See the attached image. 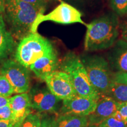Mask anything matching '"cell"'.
<instances>
[{
    "instance_id": "cell-18",
    "label": "cell",
    "mask_w": 127,
    "mask_h": 127,
    "mask_svg": "<svg viewBox=\"0 0 127 127\" xmlns=\"http://www.w3.org/2000/svg\"><path fill=\"white\" fill-rule=\"evenodd\" d=\"M42 118L36 114L30 113L18 127H41Z\"/></svg>"
},
{
    "instance_id": "cell-12",
    "label": "cell",
    "mask_w": 127,
    "mask_h": 127,
    "mask_svg": "<svg viewBox=\"0 0 127 127\" xmlns=\"http://www.w3.org/2000/svg\"><path fill=\"white\" fill-rule=\"evenodd\" d=\"M9 105L12 111L14 127H18L24 120L31 113L30 96L26 93L19 94L9 98Z\"/></svg>"
},
{
    "instance_id": "cell-5",
    "label": "cell",
    "mask_w": 127,
    "mask_h": 127,
    "mask_svg": "<svg viewBox=\"0 0 127 127\" xmlns=\"http://www.w3.org/2000/svg\"><path fill=\"white\" fill-rule=\"evenodd\" d=\"M80 58L93 86L100 94L106 95L114 81V73L108 62L98 55H85Z\"/></svg>"
},
{
    "instance_id": "cell-10",
    "label": "cell",
    "mask_w": 127,
    "mask_h": 127,
    "mask_svg": "<svg viewBox=\"0 0 127 127\" xmlns=\"http://www.w3.org/2000/svg\"><path fill=\"white\" fill-rule=\"evenodd\" d=\"M98 100L79 95L63 100L61 114L88 117L94 111Z\"/></svg>"
},
{
    "instance_id": "cell-19",
    "label": "cell",
    "mask_w": 127,
    "mask_h": 127,
    "mask_svg": "<svg viewBox=\"0 0 127 127\" xmlns=\"http://www.w3.org/2000/svg\"><path fill=\"white\" fill-rule=\"evenodd\" d=\"M110 5L117 15L127 14V0H110Z\"/></svg>"
},
{
    "instance_id": "cell-17",
    "label": "cell",
    "mask_w": 127,
    "mask_h": 127,
    "mask_svg": "<svg viewBox=\"0 0 127 127\" xmlns=\"http://www.w3.org/2000/svg\"><path fill=\"white\" fill-rule=\"evenodd\" d=\"M105 95L110 96L117 102H127V85L113 81Z\"/></svg>"
},
{
    "instance_id": "cell-24",
    "label": "cell",
    "mask_w": 127,
    "mask_h": 127,
    "mask_svg": "<svg viewBox=\"0 0 127 127\" xmlns=\"http://www.w3.org/2000/svg\"><path fill=\"white\" fill-rule=\"evenodd\" d=\"M114 81L127 85V72H116L114 73Z\"/></svg>"
},
{
    "instance_id": "cell-20",
    "label": "cell",
    "mask_w": 127,
    "mask_h": 127,
    "mask_svg": "<svg viewBox=\"0 0 127 127\" xmlns=\"http://www.w3.org/2000/svg\"><path fill=\"white\" fill-rule=\"evenodd\" d=\"M14 93V89L7 78L0 75V96L9 97Z\"/></svg>"
},
{
    "instance_id": "cell-6",
    "label": "cell",
    "mask_w": 127,
    "mask_h": 127,
    "mask_svg": "<svg viewBox=\"0 0 127 127\" xmlns=\"http://www.w3.org/2000/svg\"><path fill=\"white\" fill-rule=\"evenodd\" d=\"M82 15L81 12L75 7L61 1L52 11L46 15H44V13L38 15L32 25L31 32H36L39 25L43 22L48 21L64 25L79 23L86 25L87 24L82 20Z\"/></svg>"
},
{
    "instance_id": "cell-8",
    "label": "cell",
    "mask_w": 127,
    "mask_h": 127,
    "mask_svg": "<svg viewBox=\"0 0 127 127\" xmlns=\"http://www.w3.org/2000/svg\"><path fill=\"white\" fill-rule=\"evenodd\" d=\"M49 90L60 100L71 98L77 94L68 74L63 71H55L44 78Z\"/></svg>"
},
{
    "instance_id": "cell-1",
    "label": "cell",
    "mask_w": 127,
    "mask_h": 127,
    "mask_svg": "<svg viewBox=\"0 0 127 127\" xmlns=\"http://www.w3.org/2000/svg\"><path fill=\"white\" fill-rule=\"evenodd\" d=\"M84 50L95 51L108 49L117 41L120 25L116 14H108L87 24Z\"/></svg>"
},
{
    "instance_id": "cell-31",
    "label": "cell",
    "mask_w": 127,
    "mask_h": 127,
    "mask_svg": "<svg viewBox=\"0 0 127 127\" xmlns=\"http://www.w3.org/2000/svg\"><path fill=\"white\" fill-rule=\"evenodd\" d=\"M88 127H99L97 125H90Z\"/></svg>"
},
{
    "instance_id": "cell-25",
    "label": "cell",
    "mask_w": 127,
    "mask_h": 127,
    "mask_svg": "<svg viewBox=\"0 0 127 127\" xmlns=\"http://www.w3.org/2000/svg\"><path fill=\"white\" fill-rule=\"evenodd\" d=\"M118 111L127 123V102H120Z\"/></svg>"
},
{
    "instance_id": "cell-9",
    "label": "cell",
    "mask_w": 127,
    "mask_h": 127,
    "mask_svg": "<svg viewBox=\"0 0 127 127\" xmlns=\"http://www.w3.org/2000/svg\"><path fill=\"white\" fill-rule=\"evenodd\" d=\"M31 108L40 112H54L57 110L60 99L55 96L48 88L32 89L28 94Z\"/></svg>"
},
{
    "instance_id": "cell-13",
    "label": "cell",
    "mask_w": 127,
    "mask_h": 127,
    "mask_svg": "<svg viewBox=\"0 0 127 127\" xmlns=\"http://www.w3.org/2000/svg\"><path fill=\"white\" fill-rule=\"evenodd\" d=\"M58 66V57L54 50L38 59L29 68L36 77L43 80L47 75L57 71Z\"/></svg>"
},
{
    "instance_id": "cell-11",
    "label": "cell",
    "mask_w": 127,
    "mask_h": 127,
    "mask_svg": "<svg viewBox=\"0 0 127 127\" xmlns=\"http://www.w3.org/2000/svg\"><path fill=\"white\" fill-rule=\"evenodd\" d=\"M120 102L110 96L101 95L94 111L88 116L90 125H98L108 118L112 117L118 110Z\"/></svg>"
},
{
    "instance_id": "cell-30",
    "label": "cell",
    "mask_w": 127,
    "mask_h": 127,
    "mask_svg": "<svg viewBox=\"0 0 127 127\" xmlns=\"http://www.w3.org/2000/svg\"><path fill=\"white\" fill-rule=\"evenodd\" d=\"M5 9V0H0V15L4 14Z\"/></svg>"
},
{
    "instance_id": "cell-14",
    "label": "cell",
    "mask_w": 127,
    "mask_h": 127,
    "mask_svg": "<svg viewBox=\"0 0 127 127\" xmlns=\"http://www.w3.org/2000/svg\"><path fill=\"white\" fill-rule=\"evenodd\" d=\"M109 64L116 72H127V41L120 39L108 55Z\"/></svg>"
},
{
    "instance_id": "cell-16",
    "label": "cell",
    "mask_w": 127,
    "mask_h": 127,
    "mask_svg": "<svg viewBox=\"0 0 127 127\" xmlns=\"http://www.w3.org/2000/svg\"><path fill=\"white\" fill-rule=\"evenodd\" d=\"M53 123L55 127H88L90 125L88 117L69 114H60Z\"/></svg>"
},
{
    "instance_id": "cell-32",
    "label": "cell",
    "mask_w": 127,
    "mask_h": 127,
    "mask_svg": "<svg viewBox=\"0 0 127 127\" xmlns=\"http://www.w3.org/2000/svg\"><path fill=\"white\" fill-rule=\"evenodd\" d=\"M52 1H54V0H52Z\"/></svg>"
},
{
    "instance_id": "cell-28",
    "label": "cell",
    "mask_w": 127,
    "mask_h": 127,
    "mask_svg": "<svg viewBox=\"0 0 127 127\" xmlns=\"http://www.w3.org/2000/svg\"><path fill=\"white\" fill-rule=\"evenodd\" d=\"M13 121H0V127H14Z\"/></svg>"
},
{
    "instance_id": "cell-2",
    "label": "cell",
    "mask_w": 127,
    "mask_h": 127,
    "mask_svg": "<svg viewBox=\"0 0 127 127\" xmlns=\"http://www.w3.org/2000/svg\"><path fill=\"white\" fill-rule=\"evenodd\" d=\"M44 11L20 0H5L4 17L12 36L21 40L31 34L32 25Z\"/></svg>"
},
{
    "instance_id": "cell-15",
    "label": "cell",
    "mask_w": 127,
    "mask_h": 127,
    "mask_svg": "<svg viewBox=\"0 0 127 127\" xmlns=\"http://www.w3.org/2000/svg\"><path fill=\"white\" fill-rule=\"evenodd\" d=\"M14 47V36L7 30L2 14L0 15V61L11 53Z\"/></svg>"
},
{
    "instance_id": "cell-3",
    "label": "cell",
    "mask_w": 127,
    "mask_h": 127,
    "mask_svg": "<svg viewBox=\"0 0 127 127\" xmlns=\"http://www.w3.org/2000/svg\"><path fill=\"white\" fill-rule=\"evenodd\" d=\"M61 71L69 75L77 95L98 100L101 94L92 84L80 57L72 52L65 55L61 64Z\"/></svg>"
},
{
    "instance_id": "cell-22",
    "label": "cell",
    "mask_w": 127,
    "mask_h": 127,
    "mask_svg": "<svg viewBox=\"0 0 127 127\" xmlns=\"http://www.w3.org/2000/svg\"><path fill=\"white\" fill-rule=\"evenodd\" d=\"M12 114L9 104L0 108V121H12Z\"/></svg>"
},
{
    "instance_id": "cell-27",
    "label": "cell",
    "mask_w": 127,
    "mask_h": 127,
    "mask_svg": "<svg viewBox=\"0 0 127 127\" xmlns=\"http://www.w3.org/2000/svg\"><path fill=\"white\" fill-rule=\"evenodd\" d=\"M41 127H55L53 123V120L44 118L41 121Z\"/></svg>"
},
{
    "instance_id": "cell-7",
    "label": "cell",
    "mask_w": 127,
    "mask_h": 127,
    "mask_svg": "<svg viewBox=\"0 0 127 127\" xmlns=\"http://www.w3.org/2000/svg\"><path fill=\"white\" fill-rule=\"evenodd\" d=\"M1 73L11 84L14 93H25L29 90L30 78L28 68L18 62L12 60L5 61L1 68Z\"/></svg>"
},
{
    "instance_id": "cell-29",
    "label": "cell",
    "mask_w": 127,
    "mask_h": 127,
    "mask_svg": "<svg viewBox=\"0 0 127 127\" xmlns=\"http://www.w3.org/2000/svg\"><path fill=\"white\" fill-rule=\"evenodd\" d=\"M9 97L0 96V108L9 104Z\"/></svg>"
},
{
    "instance_id": "cell-23",
    "label": "cell",
    "mask_w": 127,
    "mask_h": 127,
    "mask_svg": "<svg viewBox=\"0 0 127 127\" xmlns=\"http://www.w3.org/2000/svg\"><path fill=\"white\" fill-rule=\"evenodd\" d=\"M20 1L28 3L38 8L41 10L45 11L46 7V0H20Z\"/></svg>"
},
{
    "instance_id": "cell-21",
    "label": "cell",
    "mask_w": 127,
    "mask_h": 127,
    "mask_svg": "<svg viewBox=\"0 0 127 127\" xmlns=\"http://www.w3.org/2000/svg\"><path fill=\"white\" fill-rule=\"evenodd\" d=\"M97 126L99 127H127V123L125 121H119L111 117L103 121Z\"/></svg>"
},
{
    "instance_id": "cell-26",
    "label": "cell",
    "mask_w": 127,
    "mask_h": 127,
    "mask_svg": "<svg viewBox=\"0 0 127 127\" xmlns=\"http://www.w3.org/2000/svg\"><path fill=\"white\" fill-rule=\"evenodd\" d=\"M120 31L123 39L127 41V20L120 25Z\"/></svg>"
},
{
    "instance_id": "cell-4",
    "label": "cell",
    "mask_w": 127,
    "mask_h": 127,
    "mask_svg": "<svg viewBox=\"0 0 127 127\" xmlns=\"http://www.w3.org/2000/svg\"><path fill=\"white\" fill-rule=\"evenodd\" d=\"M51 42L38 33H31L21 40L15 52L16 61L25 67L54 51Z\"/></svg>"
}]
</instances>
